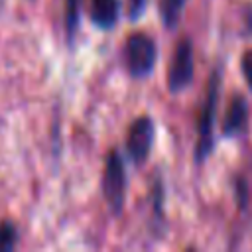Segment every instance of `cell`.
<instances>
[{
    "instance_id": "10",
    "label": "cell",
    "mask_w": 252,
    "mask_h": 252,
    "mask_svg": "<svg viewBox=\"0 0 252 252\" xmlns=\"http://www.w3.org/2000/svg\"><path fill=\"white\" fill-rule=\"evenodd\" d=\"M185 0H161V16L165 26H173L177 22V16L183 8Z\"/></svg>"
},
{
    "instance_id": "1",
    "label": "cell",
    "mask_w": 252,
    "mask_h": 252,
    "mask_svg": "<svg viewBox=\"0 0 252 252\" xmlns=\"http://www.w3.org/2000/svg\"><path fill=\"white\" fill-rule=\"evenodd\" d=\"M124 53H126L128 71L134 77H144L152 71L158 51H156V43L150 35H146L142 32H136L126 39Z\"/></svg>"
},
{
    "instance_id": "12",
    "label": "cell",
    "mask_w": 252,
    "mask_h": 252,
    "mask_svg": "<svg viewBox=\"0 0 252 252\" xmlns=\"http://www.w3.org/2000/svg\"><path fill=\"white\" fill-rule=\"evenodd\" d=\"M128 2H130V14H132V18H136L144 10V2L146 0H128Z\"/></svg>"
},
{
    "instance_id": "4",
    "label": "cell",
    "mask_w": 252,
    "mask_h": 252,
    "mask_svg": "<svg viewBox=\"0 0 252 252\" xmlns=\"http://www.w3.org/2000/svg\"><path fill=\"white\" fill-rule=\"evenodd\" d=\"M154 140V124L148 116H140L132 122L128 136H126V148L134 161H140L148 156Z\"/></svg>"
},
{
    "instance_id": "2",
    "label": "cell",
    "mask_w": 252,
    "mask_h": 252,
    "mask_svg": "<svg viewBox=\"0 0 252 252\" xmlns=\"http://www.w3.org/2000/svg\"><path fill=\"white\" fill-rule=\"evenodd\" d=\"M102 191L106 197V203L112 211H120L126 195V177H124V165L118 156V152H110L104 165L102 175Z\"/></svg>"
},
{
    "instance_id": "11",
    "label": "cell",
    "mask_w": 252,
    "mask_h": 252,
    "mask_svg": "<svg viewBox=\"0 0 252 252\" xmlns=\"http://www.w3.org/2000/svg\"><path fill=\"white\" fill-rule=\"evenodd\" d=\"M242 69H244V75H246V81H248V85L252 87V53H246V55H244V61H242Z\"/></svg>"
},
{
    "instance_id": "8",
    "label": "cell",
    "mask_w": 252,
    "mask_h": 252,
    "mask_svg": "<svg viewBox=\"0 0 252 252\" xmlns=\"http://www.w3.org/2000/svg\"><path fill=\"white\" fill-rule=\"evenodd\" d=\"M18 242V230L10 220L0 222V252H10L16 248Z\"/></svg>"
},
{
    "instance_id": "7",
    "label": "cell",
    "mask_w": 252,
    "mask_h": 252,
    "mask_svg": "<svg viewBox=\"0 0 252 252\" xmlns=\"http://www.w3.org/2000/svg\"><path fill=\"white\" fill-rule=\"evenodd\" d=\"M246 110H248L246 100L242 96H234L232 102H230V106H228V110H226L222 130L226 134H236L244 126V122H246V114H248Z\"/></svg>"
},
{
    "instance_id": "6",
    "label": "cell",
    "mask_w": 252,
    "mask_h": 252,
    "mask_svg": "<svg viewBox=\"0 0 252 252\" xmlns=\"http://www.w3.org/2000/svg\"><path fill=\"white\" fill-rule=\"evenodd\" d=\"M91 18L102 30L112 28L118 18V0H91Z\"/></svg>"
},
{
    "instance_id": "5",
    "label": "cell",
    "mask_w": 252,
    "mask_h": 252,
    "mask_svg": "<svg viewBox=\"0 0 252 252\" xmlns=\"http://www.w3.org/2000/svg\"><path fill=\"white\" fill-rule=\"evenodd\" d=\"M217 94H219V79H217V75H213L209 89H207V102L203 108V118L199 124V146H197L199 159H203L211 148V130H213V114H215V106H217Z\"/></svg>"
},
{
    "instance_id": "3",
    "label": "cell",
    "mask_w": 252,
    "mask_h": 252,
    "mask_svg": "<svg viewBox=\"0 0 252 252\" xmlns=\"http://www.w3.org/2000/svg\"><path fill=\"white\" fill-rule=\"evenodd\" d=\"M191 79H193V47L189 39H179L167 73L169 91L173 93L183 91L191 83Z\"/></svg>"
},
{
    "instance_id": "9",
    "label": "cell",
    "mask_w": 252,
    "mask_h": 252,
    "mask_svg": "<svg viewBox=\"0 0 252 252\" xmlns=\"http://www.w3.org/2000/svg\"><path fill=\"white\" fill-rule=\"evenodd\" d=\"M79 12H81V0H65V26L69 37H73L77 24H79Z\"/></svg>"
}]
</instances>
